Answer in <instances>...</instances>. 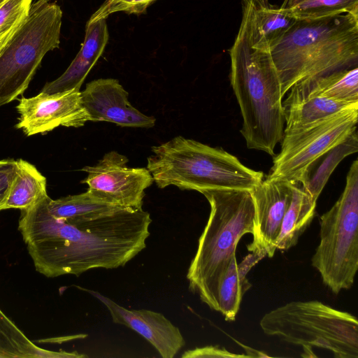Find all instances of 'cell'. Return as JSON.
Masks as SVG:
<instances>
[{
    "label": "cell",
    "instance_id": "cell-24",
    "mask_svg": "<svg viewBox=\"0 0 358 358\" xmlns=\"http://www.w3.org/2000/svg\"><path fill=\"white\" fill-rule=\"evenodd\" d=\"M280 7L296 20L358 14V0H284Z\"/></svg>",
    "mask_w": 358,
    "mask_h": 358
},
{
    "label": "cell",
    "instance_id": "cell-14",
    "mask_svg": "<svg viewBox=\"0 0 358 358\" xmlns=\"http://www.w3.org/2000/svg\"><path fill=\"white\" fill-rule=\"evenodd\" d=\"M99 299L114 323L126 326L145 338L163 358H173L185 344L180 329L162 313L146 309L129 310L98 292L79 287Z\"/></svg>",
    "mask_w": 358,
    "mask_h": 358
},
{
    "label": "cell",
    "instance_id": "cell-22",
    "mask_svg": "<svg viewBox=\"0 0 358 358\" xmlns=\"http://www.w3.org/2000/svg\"><path fill=\"white\" fill-rule=\"evenodd\" d=\"M48 208L53 216L67 222L90 220L122 208L95 196L87 190L55 200L50 197Z\"/></svg>",
    "mask_w": 358,
    "mask_h": 358
},
{
    "label": "cell",
    "instance_id": "cell-29",
    "mask_svg": "<svg viewBox=\"0 0 358 358\" xmlns=\"http://www.w3.org/2000/svg\"><path fill=\"white\" fill-rule=\"evenodd\" d=\"M182 358L197 357H250V355H237L218 346H205L189 350L181 355Z\"/></svg>",
    "mask_w": 358,
    "mask_h": 358
},
{
    "label": "cell",
    "instance_id": "cell-6",
    "mask_svg": "<svg viewBox=\"0 0 358 358\" xmlns=\"http://www.w3.org/2000/svg\"><path fill=\"white\" fill-rule=\"evenodd\" d=\"M259 325L265 334L301 345L306 353L316 347L336 358H358L357 317L321 301L287 303L266 313Z\"/></svg>",
    "mask_w": 358,
    "mask_h": 358
},
{
    "label": "cell",
    "instance_id": "cell-25",
    "mask_svg": "<svg viewBox=\"0 0 358 358\" xmlns=\"http://www.w3.org/2000/svg\"><path fill=\"white\" fill-rule=\"evenodd\" d=\"M99 59L80 48L66 70L57 79L47 83L41 92L52 94L79 90Z\"/></svg>",
    "mask_w": 358,
    "mask_h": 358
},
{
    "label": "cell",
    "instance_id": "cell-9",
    "mask_svg": "<svg viewBox=\"0 0 358 358\" xmlns=\"http://www.w3.org/2000/svg\"><path fill=\"white\" fill-rule=\"evenodd\" d=\"M358 106L306 127L284 132L267 178L296 182L308 166L357 129Z\"/></svg>",
    "mask_w": 358,
    "mask_h": 358
},
{
    "label": "cell",
    "instance_id": "cell-13",
    "mask_svg": "<svg viewBox=\"0 0 358 358\" xmlns=\"http://www.w3.org/2000/svg\"><path fill=\"white\" fill-rule=\"evenodd\" d=\"M128 96V92L114 78L94 80L80 92L81 102L90 121L109 122L128 127H154L155 118L134 108Z\"/></svg>",
    "mask_w": 358,
    "mask_h": 358
},
{
    "label": "cell",
    "instance_id": "cell-4",
    "mask_svg": "<svg viewBox=\"0 0 358 358\" xmlns=\"http://www.w3.org/2000/svg\"><path fill=\"white\" fill-rule=\"evenodd\" d=\"M201 193L210 211L187 278L191 291L217 311L220 282L236 255L237 244L244 235L253 234L255 203L248 189H208Z\"/></svg>",
    "mask_w": 358,
    "mask_h": 358
},
{
    "label": "cell",
    "instance_id": "cell-7",
    "mask_svg": "<svg viewBox=\"0 0 358 358\" xmlns=\"http://www.w3.org/2000/svg\"><path fill=\"white\" fill-rule=\"evenodd\" d=\"M320 243L313 266L334 294L350 289L358 268V161L346 176L344 190L334 205L320 217Z\"/></svg>",
    "mask_w": 358,
    "mask_h": 358
},
{
    "label": "cell",
    "instance_id": "cell-1",
    "mask_svg": "<svg viewBox=\"0 0 358 358\" xmlns=\"http://www.w3.org/2000/svg\"><path fill=\"white\" fill-rule=\"evenodd\" d=\"M49 198L21 210L18 221L35 269L45 277L117 268L145 248L152 219L143 208H122L96 218L67 222L50 213Z\"/></svg>",
    "mask_w": 358,
    "mask_h": 358
},
{
    "label": "cell",
    "instance_id": "cell-3",
    "mask_svg": "<svg viewBox=\"0 0 358 358\" xmlns=\"http://www.w3.org/2000/svg\"><path fill=\"white\" fill-rule=\"evenodd\" d=\"M231 85L243 117L248 148L274 155L284 134L280 80L269 51L252 48L238 31L229 50Z\"/></svg>",
    "mask_w": 358,
    "mask_h": 358
},
{
    "label": "cell",
    "instance_id": "cell-30",
    "mask_svg": "<svg viewBox=\"0 0 358 358\" xmlns=\"http://www.w3.org/2000/svg\"><path fill=\"white\" fill-rule=\"evenodd\" d=\"M19 25L17 27H16L15 28L13 29L12 30H10V31L7 32L4 35L0 36V51L5 46L6 43L9 41V39L10 38L12 35L14 34L15 31L17 29V28L19 27Z\"/></svg>",
    "mask_w": 358,
    "mask_h": 358
},
{
    "label": "cell",
    "instance_id": "cell-8",
    "mask_svg": "<svg viewBox=\"0 0 358 358\" xmlns=\"http://www.w3.org/2000/svg\"><path fill=\"white\" fill-rule=\"evenodd\" d=\"M62 11L56 3L37 0L0 51V106L28 87L43 58L60 43Z\"/></svg>",
    "mask_w": 358,
    "mask_h": 358
},
{
    "label": "cell",
    "instance_id": "cell-19",
    "mask_svg": "<svg viewBox=\"0 0 358 358\" xmlns=\"http://www.w3.org/2000/svg\"><path fill=\"white\" fill-rule=\"evenodd\" d=\"M83 358L76 351H53L36 345L0 308V358Z\"/></svg>",
    "mask_w": 358,
    "mask_h": 358
},
{
    "label": "cell",
    "instance_id": "cell-18",
    "mask_svg": "<svg viewBox=\"0 0 358 358\" xmlns=\"http://www.w3.org/2000/svg\"><path fill=\"white\" fill-rule=\"evenodd\" d=\"M358 151L357 129L338 144L320 155L304 170L296 182L315 201L321 194L331 173L347 156Z\"/></svg>",
    "mask_w": 358,
    "mask_h": 358
},
{
    "label": "cell",
    "instance_id": "cell-31",
    "mask_svg": "<svg viewBox=\"0 0 358 358\" xmlns=\"http://www.w3.org/2000/svg\"><path fill=\"white\" fill-rule=\"evenodd\" d=\"M6 1V0H0V5H1V3H3L4 1Z\"/></svg>",
    "mask_w": 358,
    "mask_h": 358
},
{
    "label": "cell",
    "instance_id": "cell-23",
    "mask_svg": "<svg viewBox=\"0 0 358 358\" xmlns=\"http://www.w3.org/2000/svg\"><path fill=\"white\" fill-rule=\"evenodd\" d=\"M303 81L315 95L346 103H358V67Z\"/></svg>",
    "mask_w": 358,
    "mask_h": 358
},
{
    "label": "cell",
    "instance_id": "cell-2",
    "mask_svg": "<svg viewBox=\"0 0 358 358\" xmlns=\"http://www.w3.org/2000/svg\"><path fill=\"white\" fill-rule=\"evenodd\" d=\"M268 51L282 96L299 82L358 67V14L296 20Z\"/></svg>",
    "mask_w": 358,
    "mask_h": 358
},
{
    "label": "cell",
    "instance_id": "cell-26",
    "mask_svg": "<svg viewBox=\"0 0 358 358\" xmlns=\"http://www.w3.org/2000/svg\"><path fill=\"white\" fill-rule=\"evenodd\" d=\"M32 0H6L0 6V36L17 27L29 14Z\"/></svg>",
    "mask_w": 358,
    "mask_h": 358
},
{
    "label": "cell",
    "instance_id": "cell-17",
    "mask_svg": "<svg viewBox=\"0 0 358 358\" xmlns=\"http://www.w3.org/2000/svg\"><path fill=\"white\" fill-rule=\"evenodd\" d=\"M265 257L264 254L251 252L239 264L236 256L233 257L220 282L217 293V311L221 313L226 321L236 320L243 296L252 287L247 274Z\"/></svg>",
    "mask_w": 358,
    "mask_h": 358
},
{
    "label": "cell",
    "instance_id": "cell-21",
    "mask_svg": "<svg viewBox=\"0 0 358 358\" xmlns=\"http://www.w3.org/2000/svg\"><path fill=\"white\" fill-rule=\"evenodd\" d=\"M315 207L316 201L303 190L298 182H293L292 197L282 220L276 249L287 250L297 243L315 217Z\"/></svg>",
    "mask_w": 358,
    "mask_h": 358
},
{
    "label": "cell",
    "instance_id": "cell-10",
    "mask_svg": "<svg viewBox=\"0 0 358 358\" xmlns=\"http://www.w3.org/2000/svg\"><path fill=\"white\" fill-rule=\"evenodd\" d=\"M128 159L110 151L93 166H85L87 173L81 181L95 196L121 208H143L145 190L154 182L147 168H131Z\"/></svg>",
    "mask_w": 358,
    "mask_h": 358
},
{
    "label": "cell",
    "instance_id": "cell-20",
    "mask_svg": "<svg viewBox=\"0 0 358 358\" xmlns=\"http://www.w3.org/2000/svg\"><path fill=\"white\" fill-rule=\"evenodd\" d=\"M46 178L32 164L17 160V171L0 211L11 208L24 210L47 196Z\"/></svg>",
    "mask_w": 358,
    "mask_h": 358
},
{
    "label": "cell",
    "instance_id": "cell-5",
    "mask_svg": "<svg viewBox=\"0 0 358 358\" xmlns=\"http://www.w3.org/2000/svg\"><path fill=\"white\" fill-rule=\"evenodd\" d=\"M147 169L158 187L174 185L180 189H234L252 190L264 179L262 171L243 164L217 148L177 136L152 148Z\"/></svg>",
    "mask_w": 358,
    "mask_h": 358
},
{
    "label": "cell",
    "instance_id": "cell-12",
    "mask_svg": "<svg viewBox=\"0 0 358 358\" xmlns=\"http://www.w3.org/2000/svg\"><path fill=\"white\" fill-rule=\"evenodd\" d=\"M293 182L266 178L250 190L255 203L253 241L248 251L273 257L284 215L292 197Z\"/></svg>",
    "mask_w": 358,
    "mask_h": 358
},
{
    "label": "cell",
    "instance_id": "cell-16",
    "mask_svg": "<svg viewBox=\"0 0 358 358\" xmlns=\"http://www.w3.org/2000/svg\"><path fill=\"white\" fill-rule=\"evenodd\" d=\"M290 92L282 103L285 124L284 132L300 129L328 119L354 106L327 99L310 92L305 81L292 86Z\"/></svg>",
    "mask_w": 358,
    "mask_h": 358
},
{
    "label": "cell",
    "instance_id": "cell-15",
    "mask_svg": "<svg viewBox=\"0 0 358 358\" xmlns=\"http://www.w3.org/2000/svg\"><path fill=\"white\" fill-rule=\"evenodd\" d=\"M295 22L268 0H243L238 31L252 48L268 51Z\"/></svg>",
    "mask_w": 358,
    "mask_h": 358
},
{
    "label": "cell",
    "instance_id": "cell-11",
    "mask_svg": "<svg viewBox=\"0 0 358 358\" xmlns=\"http://www.w3.org/2000/svg\"><path fill=\"white\" fill-rule=\"evenodd\" d=\"M20 115L17 129L28 136L45 134L63 126L80 127L90 121L81 102L80 92L73 89L57 93L41 92L22 97L16 107Z\"/></svg>",
    "mask_w": 358,
    "mask_h": 358
},
{
    "label": "cell",
    "instance_id": "cell-28",
    "mask_svg": "<svg viewBox=\"0 0 358 358\" xmlns=\"http://www.w3.org/2000/svg\"><path fill=\"white\" fill-rule=\"evenodd\" d=\"M17 171V160H0V206L6 199Z\"/></svg>",
    "mask_w": 358,
    "mask_h": 358
},
{
    "label": "cell",
    "instance_id": "cell-27",
    "mask_svg": "<svg viewBox=\"0 0 358 358\" xmlns=\"http://www.w3.org/2000/svg\"><path fill=\"white\" fill-rule=\"evenodd\" d=\"M156 0H106L98 10L92 15L87 22L106 19L117 12L140 14Z\"/></svg>",
    "mask_w": 358,
    "mask_h": 358
}]
</instances>
